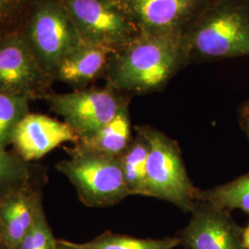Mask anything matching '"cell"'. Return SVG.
Masks as SVG:
<instances>
[{"mask_svg": "<svg viewBox=\"0 0 249 249\" xmlns=\"http://www.w3.org/2000/svg\"><path fill=\"white\" fill-rule=\"evenodd\" d=\"M187 226L178 237L186 249H246L243 230L227 211L196 200Z\"/></svg>", "mask_w": 249, "mask_h": 249, "instance_id": "9", "label": "cell"}, {"mask_svg": "<svg viewBox=\"0 0 249 249\" xmlns=\"http://www.w3.org/2000/svg\"><path fill=\"white\" fill-rule=\"evenodd\" d=\"M67 242L76 249H175L181 245L178 236L163 239H143L112 231H107L85 243Z\"/></svg>", "mask_w": 249, "mask_h": 249, "instance_id": "18", "label": "cell"}, {"mask_svg": "<svg viewBox=\"0 0 249 249\" xmlns=\"http://www.w3.org/2000/svg\"><path fill=\"white\" fill-rule=\"evenodd\" d=\"M190 60L185 34H142L110 54L104 79L125 95H142L164 89Z\"/></svg>", "mask_w": 249, "mask_h": 249, "instance_id": "1", "label": "cell"}, {"mask_svg": "<svg viewBox=\"0 0 249 249\" xmlns=\"http://www.w3.org/2000/svg\"><path fill=\"white\" fill-rule=\"evenodd\" d=\"M209 0H122L140 33L181 35Z\"/></svg>", "mask_w": 249, "mask_h": 249, "instance_id": "10", "label": "cell"}, {"mask_svg": "<svg viewBox=\"0 0 249 249\" xmlns=\"http://www.w3.org/2000/svg\"><path fill=\"white\" fill-rule=\"evenodd\" d=\"M149 143L145 196L156 197L191 213L196 190L187 174L178 142L151 125H137Z\"/></svg>", "mask_w": 249, "mask_h": 249, "instance_id": "3", "label": "cell"}, {"mask_svg": "<svg viewBox=\"0 0 249 249\" xmlns=\"http://www.w3.org/2000/svg\"><path fill=\"white\" fill-rule=\"evenodd\" d=\"M56 249H76L68 244V242L63 239H56Z\"/></svg>", "mask_w": 249, "mask_h": 249, "instance_id": "24", "label": "cell"}, {"mask_svg": "<svg viewBox=\"0 0 249 249\" xmlns=\"http://www.w3.org/2000/svg\"><path fill=\"white\" fill-rule=\"evenodd\" d=\"M1 233H2V225H1V220H0V246H1Z\"/></svg>", "mask_w": 249, "mask_h": 249, "instance_id": "26", "label": "cell"}, {"mask_svg": "<svg viewBox=\"0 0 249 249\" xmlns=\"http://www.w3.org/2000/svg\"><path fill=\"white\" fill-rule=\"evenodd\" d=\"M20 32L52 79L63 58L83 43L61 0H34Z\"/></svg>", "mask_w": 249, "mask_h": 249, "instance_id": "5", "label": "cell"}, {"mask_svg": "<svg viewBox=\"0 0 249 249\" xmlns=\"http://www.w3.org/2000/svg\"><path fill=\"white\" fill-rule=\"evenodd\" d=\"M129 103L124 105L117 115L97 132L80 140L76 145L86 151L119 158L134 139Z\"/></svg>", "mask_w": 249, "mask_h": 249, "instance_id": "14", "label": "cell"}, {"mask_svg": "<svg viewBox=\"0 0 249 249\" xmlns=\"http://www.w3.org/2000/svg\"><path fill=\"white\" fill-rule=\"evenodd\" d=\"M242 126L247 134V137L249 141V110H242V119H241Z\"/></svg>", "mask_w": 249, "mask_h": 249, "instance_id": "22", "label": "cell"}, {"mask_svg": "<svg viewBox=\"0 0 249 249\" xmlns=\"http://www.w3.org/2000/svg\"><path fill=\"white\" fill-rule=\"evenodd\" d=\"M43 211L42 192L36 185L20 188L0 200L1 246L18 249Z\"/></svg>", "mask_w": 249, "mask_h": 249, "instance_id": "12", "label": "cell"}, {"mask_svg": "<svg viewBox=\"0 0 249 249\" xmlns=\"http://www.w3.org/2000/svg\"></svg>", "mask_w": 249, "mask_h": 249, "instance_id": "28", "label": "cell"}, {"mask_svg": "<svg viewBox=\"0 0 249 249\" xmlns=\"http://www.w3.org/2000/svg\"><path fill=\"white\" fill-rule=\"evenodd\" d=\"M53 238L54 236L46 220L45 211H43L39 215L35 225L18 246V249H44Z\"/></svg>", "mask_w": 249, "mask_h": 249, "instance_id": "21", "label": "cell"}, {"mask_svg": "<svg viewBox=\"0 0 249 249\" xmlns=\"http://www.w3.org/2000/svg\"><path fill=\"white\" fill-rule=\"evenodd\" d=\"M149 152L146 138L136 131L133 141L119 157L124 182L131 195L145 196Z\"/></svg>", "mask_w": 249, "mask_h": 249, "instance_id": "15", "label": "cell"}, {"mask_svg": "<svg viewBox=\"0 0 249 249\" xmlns=\"http://www.w3.org/2000/svg\"><path fill=\"white\" fill-rule=\"evenodd\" d=\"M113 51L105 46L82 43L59 63L53 72V82H62L75 89L87 88L105 77Z\"/></svg>", "mask_w": 249, "mask_h": 249, "instance_id": "13", "label": "cell"}, {"mask_svg": "<svg viewBox=\"0 0 249 249\" xmlns=\"http://www.w3.org/2000/svg\"><path fill=\"white\" fill-rule=\"evenodd\" d=\"M53 80L42 69L20 31L0 37V92L30 101L45 98Z\"/></svg>", "mask_w": 249, "mask_h": 249, "instance_id": "8", "label": "cell"}, {"mask_svg": "<svg viewBox=\"0 0 249 249\" xmlns=\"http://www.w3.org/2000/svg\"><path fill=\"white\" fill-rule=\"evenodd\" d=\"M185 38L191 61L249 55V0H209Z\"/></svg>", "mask_w": 249, "mask_h": 249, "instance_id": "2", "label": "cell"}, {"mask_svg": "<svg viewBox=\"0 0 249 249\" xmlns=\"http://www.w3.org/2000/svg\"><path fill=\"white\" fill-rule=\"evenodd\" d=\"M36 166L0 147V200L20 188L36 185Z\"/></svg>", "mask_w": 249, "mask_h": 249, "instance_id": "17", "label": "cell"}, {"mask_svg": "<svg viewBox=\"0 0 249 249\" xmlns=\"http://www.w3.org/2000/svg\"><path fill=\"white\" fill-rule=\"evenodd\" d=\"M242 241H243L244 248L246 249H249V225L246 229L243 230Z\"/></svg>", "mask_w": 249, "mask_h": 249, "instance_id": "23", "label": "cell"}, {"mask_svg": "<svg viewBox=\"0 0 249 249\" xmlns=\"http://www.w3.org/2000/svg\"><path fill=\"white\" fill-rule=\"evenodd\" d=\"M80 142L71 127L53 117L28 113L18 124L11 144L26 161L39 160L63 143Z\"/></svg>", "mask_w": 249, "mask_h": 249, "instance_id": "11", "label": "cell"}, {"mask_svg": "<svg viewBox=\"0 0 249 249\" xmlns=\"http://www.w3.org/2000/svg\"><path fill=\"white\" fill-rule=\"evenodd\" d=\"M0 249H4V248H3V247H2V246H0Z\"/></svg>", "mask_w": 249, "mask_h": 249, "instance_id": "27", "label": "cell"}, {"mask_svg": "<svg viewBox=\"0 0 249 249\" xmlns=\"http://www.w3.org/2000/svg\"><path fill=\"white\" fill-rule=\"evenodd\" d=\"M34 0H0V37L21 30Z\"/></svg>", "mask_w": 249, "mask_h": 249, "instance_id": "20", "label": "cell"}, {"mask_svg": "<svg viewBox=\"0 0 249 249\" xmlns=\"http://www.w3.org/2000/svg\"><path fill=\"white\" fill-rule=\"evenodd\" d=\"M85 44L116 50L140 35L122 0H61Z\"/></svg>", "mask_w": 249, "mask_h": 249, "instance_id": "6", "label": "cell"}, {"mask_svg": "<svg viewBox=\"0 0 249 249\" xmlns=\"http://www.w3.org/2000/svg\"><path fill=\"white\" fill-rule=\"evenodd\" d=\"M130 99L131 96L106 85L66 93L50 92L44 100L50 110L61 116L82 140L109 123Z\"/></svg>", "mask_w": 249, "mask_h": 249, "instance_id": "7", "label": "cell"}, {"mask_svg": "<svg viewBox=\"0 0 249 249\" xmlns=\"http://www.w3.org/2000/svg\"><path fill=\"white\" fill-rule=\"evenodd\" d=\"M243 110H245V111H247V110H249V102H248L245 106H244V108H243Z\"/></svg>", "mask_w": 249, "mask_h": 249, "instance_id": "25", "label": "cell"}, {"mask_svg": "<svg viewBox=\"0 0 249 249\" xmlns=\"http://www.w3.org/2000/svg\"><path fill=\"white\" fill-rule=\"evenodd\" d=\"M29 99L0 92V147L7 149L13 135L29 112Z\"/></svg>", "mask_w": 249, "mask_h": 249, "instance_id": "19", "label": "cell"}, {"mask_svg": "<svg viewBox=\"0 0 249 249\" xmlns=\"http://www.w3.org/2000/svg\"><path fill=\"white\" fill-rule=\"evenodd\" d=\"M196 197L222 210H241L249 213V173L218 187L197 188Z\"/></svg>", "mask_w": 249, "mask_h": 249, "instance_id": "16", "label": "cell"}, {"mask_svg": "<svg viewBox=\"0 0 249 249\" xmlns=\"http://www.w3.org/2000/svg\"><path fill=\"white\" fill-rule=\"evenodd\" d=\"M68 152L70 158L55 167L70 180L83 204L105 208L131 196L119 158L86 151L76 144Z\"/></svg>", "mask_w": 249, "mask_h": 249, "instance_id": "4", "label": "cell"}]
</instances>
